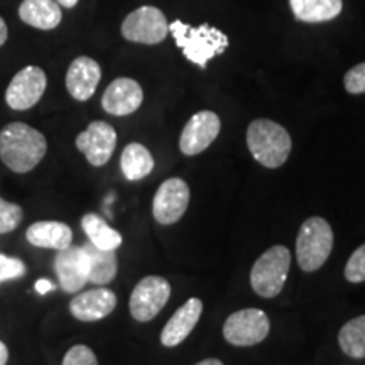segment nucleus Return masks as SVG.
Returning a JSON list of instances; mask_svg holds the SVG:
<instances>
[{"mask_svg":"<svg viewBox=\"0 0 365 365\" xmlns=\"http://www.w3.org/2000/svg\"><path fill=\"white\" fill-rule=\"evenodd\" d=\"M46 150V137L24 122H12L0 130V159L17 175L33 171L43 161Z\"/></svg>","mask_w":365,"mask_h":365,"instance_id":"f257e3e1","label":"nucleus"},{"mask_svg":"<svg viewBox=\"0 0 365 365\" xmlns=\"http://www.w3.org/2000/svg\"><path fill=\"white\" fill-rule=\"evenodd\" d=\"M247 148L261 166L277 170L289 158L293 143L281 124L267 118H257L250 122L247 129Z\"/></svg>","mask_w":365,"mask_h":365,"instance_id":"f03ea898","label":"nucleus"},{"mask_svg":"<svg viewBox=\"0 0 365 365\" xmlns=\"http://www.w3.org/2000/svg\"><path fill=\"white\" fill-rule=\"evenodd\" d=\"M170 33L186 59L200 68L207 66L210 59L222 54L228 48L227 34L207 24L193 27L182 21H175L170 24Z\"/></svg>","mask_w":365,"mask_h":365,"instance_id":"7ed1b4c3","label":"nucleus"},{"mask_svg":"<svg viewBox=\"0 0 365 365\" xmlns=\"http://www.w3.org/2000/svg\"><path fill=\"white\" fill-rule=\"evenodd\" d=\"M333 230L325 218L312 217L304 220L296 237V259L304 272H314L330 257Z\"/></svg>","mask_w":365,"mask_h":365,"instance_id":"20e7f679","label":"nucleus"},{"mask_svg":"<svg viewBox=\"0 0 365 365\" xmlns=\"http://www.w3.org/2000/svg\"><path fill=\"white\" fill-rule=\"evenodd\" d=\"M291 267V252L284 245H272L254 264L250 286L261 298L271 299L281 293Z\"/></svg>","mask_w":365,"mask_h":365,"instance_id":"39448f33","label":"nucleus"},{"mask_svg":"<svg viewBox=\"0 0 365 365\" xmlns=\"http://www.w3.org/2000/svg\"><path fill=\"white\" fill-rule=\"evenodd\" d=\"M271 322L262 309L245 308L232 313L223 323V336L234 346H252L267 339Z\"/></svg>","mask_w":365,"mask_h":365,"instance_id":"423d86ee","label":"nucleus"},{"mask_svg":"<svg viewBox=\"0 0 365 365\" xmlns=\"http://www.w3.org/2000/svg\"><path fill=\"white\" fill-rule=\"evenodd\" d=\"M120 31L130 43L159 44L170 34V24L158 7L144 6L125 17Z\"/></svg>","mask_w":365,"mask_h":365,"instance_id":"0eeeda50","label":"nucleus"},{"mask_svg":"<svg viewBox=\"0 0 365 365\" xmlns=\"http://www.w3.org/2000/svg\"><path fill=\"white\" fill-rule=\"evenodd\" d=\"M171 296V286L161 276H148L137 282L129 299L132 318L140 323H148L156 318L166 307Z\"/></svg>","mask_w":365,"mask_h":365,"instance_id":"6e6552de","label":"nucleus"},{"mask_svg":"<svg viewBox=\"0 0 365 365\" xmlns=\"http://www.w3.org/2000/svg\"><path fill=\"white\" fill-rule=\"evenodd\" d=\"M190 205V186L180 178H170L159 186L153 200V215L161 225L181 220Z\"/></svg>","mask_w":365,"mask_h":365,"instance_id":"1a4fd4ad","label":"nucleus"},{"mask_svg":"<svg viewBox=\"0 0 365 365\" xmlns=\"http://www.w3.org/2000/svg\"><path fill=\"white\" fill-rule=\"evenodd\" d=\"M48 78L39 66H26L11 80L6 102L12 110H29L44 95Z\"/></svg>","mask_w":365,"mask_h":365,"instance_id":"9d476101","label":"nucleus"},{"mask_svg":"<svg viewBox=\"0 0 365 365\" xmlns=\"http://www.w3.org/2000/svg\"><path fill=\"white\" fill-rule=\"evenodd\" d=\"M76 148L91 166H105L117 148V132L108 122L95 120L76 137Z\"/></svg>","mask_w":365,"mask_h":365,"instance_id":"9b49d317","label":"nucleus"},{"mask_svg":"<svg viewBox=\"0 0 365 365\" xmlns=\"http://www.w3.org/2000/svg\"><path fill=\"white\" fill-rule=\"evenodd\" d=\"M220 117L212 110H202L190 118L181 132L180 149L185 156H196L212 145L220 134Z\"/></svg>","mask_w":365,"mask_h":365,"instance_id":"f8f14e48","label":"nucleus"},{"mask_svg":"<svg viewBox=\"0 0 365 365\" xmlns=\"http://www.w3.org/2000/svg\"><path fill=\"white\" fill-rule=\"evenodd\" d=\"M54 271H56L58 282L65 293H78L81 287L88 282V262L86 254L81 245L58 250L54 259Z\"/></svg>","mask_w":365,"mask_h":365,"instance_id":"ddd939ff","label":"nucleus"},{"mask_svg":"<svg viewBox=\"0 0 365 365\" xmlns=\"http://www.w3.org/2000/svg\"><path fill=\"white\" fill-rule=\"evenodd\" d=\"M144 91L132 78L113 80L103 91L102 107L110 115L125 117L134 113L143 105Z\"/></svg>","mask_w":365,"mask_h":365,"instance_id":"4468645a","label":"nucleus"},{"mask_svg":"<svg viewBox=\"0 0 365 365\" xmlns=\"http://www.w3.org/2000/svg\"><path fill=\"white\" fill-rule=\"evenodd\" d=\"M102 80V68L93 58L80 56L73 59L66 71V90L78 102H86L93 97Z\"/></svg>","mask_w":365,"mask_h":365,"instance_id":"2eb2a0df","label":"nucleus"},{"mask_svg":"<svg viewBox=\"0 0 365 365\" xmlns=\"http://www.w3.org/2000/svg\"><path fill=\"white\" fill-rule=\"evenodd\" d=\"M117 307V296L107 287H95L76 294L70 303V313L80 322H98Z\"/></svg>","mask_w":365,"mask_h":365,"instance_id":"dca6fc26","label":"nucleus"},{"mask_svg":"<svg viewBox=\"0 0 365 365\" xmlns=\"http://www.w3.org/2000/svg\"><path fill=\"white\" fill-rule=\"evenodd\" d=\"M203 313V301L198 298H190L176 313L170 318L166 327L161 331V344L164 346H178L182 344L198 325L200 317Z\"/></svg>","mask_w":365,"mask_h":365,"instance_id":"f3484780","label":"nucleus"},{"mask_svg":"<svg viewBox=\"0 0 365 365\" xmlns=\"http://www.w3.org/2000/svg\"><path fill=\"white\" fill-rule=\"evenodd\" d=\"M26 239L31 245H34V247L63 250L71 245L73 232L66 223L44 220L36 222L27 228Z\"/></svg>","mask_w":365,"mask_h":365,"instance_id":"a211bd4d","label":"nucleus"},{"mask_svg":"<svg viewBox=\"0 0 365 365\" xmlns=\"http://www.w3.org/2000/svg\"><path fill=\"white\" fill-rule=\"evenodd\" d=\"M19 17L27 26L41 31H51L61 24L63 12L56 0H22Z\"/></svg>","mask_w":365,"mask_h":365,"instance_id":"6ab92c4d","label":"nucleus"},{"mask_svg":"<svg viewBox=\"0 0 365 365\" xmlns=\"http://www.w3.org/2000/svg\"><path fill=\"white\" fill-rule=\"evenodd\" d=\"M88 262V282L97 286H105L115 279L118 271V261L115 250H102L93 244L81 245Z\"/></svg>","mask_w":365,"mask_h":365,"instance_id":"aec40b11","label":"nucleus"},{"mask_svg":"<svg viewBox=\"0 0 365 365\" xmlns=\"http://www.w3.org/2000/svg\"><path fill=\"white\" fill-rule=\"evenodd\" d=\"M291 11L301 22L318 24L335 19L341 14V0H289Z\"/></svg>","mask_w":365,"mask_h":365,"instance_id":"412c9836","label":"nucleus"},{"mask_svg":"<svg viewBox=\"0 0 365 365\" xmlns=\"http://www.w3.org/2000/svg\"><path fill=\"white\" fill-rule=\"evenodd\" d=\"M120 170L125 180L139 181L154 170V158L145 145L139 143L127 144L120 156Z\"/></svg>","mask_w":365,"mask_h":365,"instance_id":"4be33fe9","label":"nucleus"},{"mask_svg":"<svg viewBox=\"0 0 365 365\" xmlns=\"http://www.w3.org/2000/svg\"><path fill=\"white\" fill-rule=\"evenodd\" d=\"M81 228L88 237L90 244L102 250H117L122 245V235L112 228L97 213H86L81 218Z\"/></svg>","mask_w":365,"mask_h":365,"instance_id":"5701e85b","label":"nucleus"},{"mask_svg":"<svg viewBox=\"0 0 365 365\" xmlns=\"http://www.w3.org/2000/svg\"><path fill=\"white\" fill-rule=\"evenodd\" d=\"M341 352L352 359H365V314L346 322L339 333Z\"/></svg>","mask_w":365,"mask_h":365,"instance_id":"b1692460","label":"nucleus"},{"mask_svg":"<svg viewBox=\"0 0 365 365\" xmlns=\"http://www.w3.org/2000/svg\"><path fill=\"white\" fill-rule=\"evenodd\" d=\"M22 218H24V210L21 205L6 202L0 196V235L16 230L21 225Z\"/></svg>","mask_w":365,"mask_h":365,"instance_id":"393cba45","label":"nucleus"},{"mask_svg":"<svg viewBox=\"0 0 365 365\" xmlns=\"http://www.w3.org/2000/svg\"><path fill=\"white\" fill-rule=\"evenodd\" d=\"M344 274L345 279L349 282H354V284L365 282V244L360 245V247L350 255Z\"/></svg>","mask_w":365,"mask_h":365,"instance_id":"a878e982","label":"nucleus"},{"mask_svg":"<svg viewBox=\"0 0 365 365\" xmlns=\"http://www.w3.org/2000/svg\"><path fill=\"white\" fill-rule=\"evenodd\" d=\"M26 272V264L19 257H11V255L0 254V284L12 279H19Z\"/></svg>","mask_w":365,"mask_h":365,"instance_id":"bb28decb","label":"nucleus"},{"mask_svg":"<svg viewBox=\"0 0 365 365\" xmlns=\"http://www.w3.org/2000/svg\"><path fill=\"white\" fill-rule=\"evenodd\" d=\"M63 365H98V360L90 346L75 345L66 352Z\"/></svg>","mask_w":365,"mask_h":365,"instance_id":"cd10ccee","label":"nucleus"},{"mask_svg":"<svg viewBox=\"0 0 365 365\" xmlns=\"http://www.w3.org/2000/svg\"><path fill=\"white\" fill-rule=\"evenodd\" d=\"M344 86L349 93L362 95L365 93V63L350 68L344 78Z\"/></svg>","mask_w":365,"mask_h":365,"instance_id":"c85d7f7f","label":"nucleus"},{"mask_svg":"<svg viewBox=\"0 0 365 365\" xmlns=\"http://www.w3.org/2000/svg\"><path fill=\"white\" fill-rule=\"evenodd\" d=\"M34 287H36V293L38 294H48L54 289V284L49 279H39V281H36Z\"/></svg>","mask_w":365,"mask_h":365,"instance_id":"c756f323","label":"nucleus"},{"mask_svg":"<svg viewBox=\"0 0 365 365\" xmlns=\"http://www.w3.org/2000/svg\"><path fill=\"white\" fill-rule=\"evenodd\" d=\"M9 38V29H7V24L6 21L0 17V48H2L4 44H6V41Z\"/></svg>","mask_w":365,"mask_h":365,"instance_id":"7c9ffc66","label":"nucleus"},{"mask_svg":"<svg viewBox=\"0 0 365 365\" xmlns=\"http://www.w3.org/2000/svg\"><path fill=\"white\" fill-rule=\"evenodd\" d=\"M9 362V349L7 345L0 340V365H7Z\"/></svg>","mask_w":365,"mask_h":365,"instance_id":"2f4dec72","label":"nucleus"},{"mask_svg":"<svg viewBox=\"0 0 365 365\" xmlns=\"http://www.w3.org/2000/svg\"><path fill=\"white\" fill-rule=\"evenodd\" d=\"M56 2H58L61 7L71 9V7H75L76 4H78V0H56Z\"/></svg>","mask_w":365,"mask_h":365,"instance_id":"473e14b6","label":"nucleus"},{"mask_svg":"<svg viewBox=\"0 0 365 365\" xmlns=\"http://www.w3.org/2000/svg\"><path fill=\"white\" fill-rule=\"evenodd\" d=\"M196 365H223V362H220L218 359H207V360H202V362H198Z\"/></svg>","mask_w":365,"mask_h":365,"instance_id":"72a5a7b5","label":"nucleus"}]
</instances>
